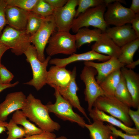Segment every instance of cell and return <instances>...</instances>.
Listing matches in <instances>:
<instances>
[{"instance_id":"1","label":"cell","mask_w":139,"mask_h":139,"mask_svg":"<svg viewBox=\"0 0 139 139\" xmlns=\"http://www.w3.org/2000/svg\"><path fill=\"white\" fill-rule=\"evenodd\" d=\"M21 110L27 118L44 131L53 132L61 128L59 124L50 117L46 105L32 94L27 97L25 105Z\"/></svg>"},{"instance_id":"2","label":"cell","mask_w":139,"mask_h":139,"mask_svg":"<svg viewBox=\"0 0 139 139\" xmlns=\"http://www.w3.org/2000/svg\"><path fill=\"white\" fill-rule=\"evenodd\" d=\"M24 54L26 57V60L31 65L33 74L32 79L24 84L33 86L36 90L39 91L46 84L47 67L51 57L48 56L43 62L40 61L38 58L35 47L31 44Z\"/></svg>"},{"instance_id":"3","label":"cell","mask_w":139,"mask_h":139,"mask_svg":"<svg viewBox=\"0 0 139 139\" xmlns=\"http://www.w3.org/2000/svg\"><path fill=\"white\" fill-rule=\"evenodd\" d=\"M93 107L109 114L127 126L131 127L133 125V122L128 114L130 108L114 96L105 95L100 96L94 102Z\"/></svg>"},{"instance_id":"4","label":"cell","mask_w":139,"mask_h":139,"mask_svg":"<svg viewBox=\"0 0 139 139\" xmlns=\"http://www.w3.org/2000/svg\"><path fill=\"white\" fill-rule=\"evenodd\" d=\"M106 6L104 3L89 8L80 14L74 20L71 28L72 31L76 33L81 28L91 26L105 32L108 26L105 21L104 16Z\"/></svg>"},{"instance_id":"5","label":"cell","mask_w":139,"mask_h":139,"mask_svg":"<svg viewBox=\"0 0 139 139\" xmlns=\"http://www.w3.org/2000/svg\"><path fill=\"white\" fill-rule=\"evenodd\" d=\"M46 52L51 57L58 54L71 55L77 50L75 35L70 32L57 31L51 36Z\"/></svg>"},{"instance_id":"6","label":"cell","mask_w":139,"mask_h":139,"mask_svg":"<svg viewBox=\"0 0 139 139\" xmlns=\"http://www.w3.org/2000/svg\"><path fill=\"white\" fill-rule=\"evenodd\" d=\"M30 35L25 30H18L8 25L2 32L0 42L11 49L17 56L21 55L31 45Z\"/></svg>"},{"instance_id":"7","label":"cell","mask_w":139,"mask_h":139,"mask_svg":"<svg viewBox=\"0 0 139 139\" xmlns=\"http://www.w3.org/2000/svg\"><path fill=\"white\" fill-rule=\"evenodd\" d=\"M54 89L55 102L46 105L49 112L53 113L63 120L75 123L82 128L85 127L86 123L83 118L74 112L72 105L61 96L56 89Z\"/></svg>"},{"instance_id":"8","label":"cell","mask_w":139,"mask_h":139,"mask_svg":"<svg viewBox=\"0 0 139 139\" xmlns=\"http://www.w3.org/2000/svg\"><path fill=\"white\" fill-rule=\"evenodd\" d=\"M56 28L54 18L52 15L44 18L37 31L30 36V40L35 47L38 57L41 62L45 60L44 51L51 35Z\"/></svg>"},{"instance_id":"9","label":"cell","mask_w":139,"mask_h":139,"mask_svg":"<svg viewBox=\"0 0 139 139\" xmlns=\"http://www.w3.org/2000/svg\"><path fill=\"white\" fill-rule=\"evenodd\" d=\"M121 3L126 4V2L124 0H116L107 5V9L104 16L105 21L108 26H117L130 23L136 16V14L129 8L123 6Z\"/></svg>"},{"instance_id":"10","label":"cell","mask_w":139,"mask_h":139,"mask_svg":"<svg viewBox=\"0 0 139 139\" xmlns=\"http://www.w3.org/2000/svg\"><path fill=\"white\" fill-rule=\"evenodd\" d=\"M97 74V72L95 68L84 66L80 75V79L85 84V100L88 103V110L89 112L92 109L93 105L97 99L105 95L95 78Z\"/></svg>"},{"instance_id":"11","label":"cell","mask_w":139,"mask_h":139,"mask_svg":"<svg viewBox=\"0 0 139 139\" xmlns=\"http://www.w3.org/2000/svg\"><path fill=\"white\" fill-rule=\"evenodd\" d=\"M78 0H68L63 7L54 9L52 15L57 31L70 32L75 18Z\"/></svg>"},{"instance_id":"12","label":"cell","mask_w":139,"mask_h":139,"mask_svg":"<svg viewBox=\"0 0 139 139\" xmlns=\"http://www.w3.org/2000/svg\"><path fill=\"white\" fill-rule=\"evenodd\" d=\"M76 68L74 67L72 71L71 80L68 84L64 87H58L56 89L60 94L73 107L77 109L84 116L89 122L91 123L90 120L87 116L84 109L81 106L77 92L79 88L76 82Z\"/></svg>"},{"instance_id":"13","label":"cell","mask_w":139,"mask_h":139,"mask_svg":"<svg viewBox=\"0 0 139 139\" xmlns=\"http://www.w3.org/2000/svg\"><path fill=\"white\" fill-rule=\"evenodd\" d=\"M26 98L21 91L7 94L4 100L0 103V120L6 121L11 113L22 109L25 105Z\"/></svg>"},{"instance_id":"14","label":"cell","mask_w":139,"mask_h":139,"mask_svg":"<svg viewBox=\"0 0 139 139\" xmlns=\"http://www.w3.org/2000/svg\"><path fill=\"white\" fill-rule=\"evenodd\" d=\"M110 58L109 56L98 53L91 50L80 54L74 53L66 58L51 59L49 63L50 64L60 67H64L68 64L74 62L92 61L95 60L105 62Z\"/></svg>"},{"instance_id":"15","label":"cell","mask_w":139,"mask_h":139,"mask_svg":"<svg viewBox=\"0 0 139 139\" xmlns=\"http://www.w3.org/2000/svg\"><path fill=\"white\" fill-rule=\"evenodd\" d=\"M105 32L120 47L138 38L131 25L129 24L108 27Z\"/></svg>"},{"instance_id":"16","label":"cell","mask_w":139,"mask_h":139,"mask_svg":"<svg viewBox=\"0 0 139 139\" xmlns=\"http://www.w3.org/2000/svg\"><path fill=\"white\" fill-rule=\"evenodd\" d=\"M85 66L95 68L97 72L96 80L99 84L108 76L114 71L124 67L125 65L120 63L118 59L111 57L108 60L101 63L92 61L84 62Z\"/></svg>"},{"instance_id":"17","label":"cell","mask_w":139,"mask_h":139,"mask_svg":"<svg viewBox=\"0 0 139 139\" xmlns=\"http://www.w3.org/2000/svg\"><path fill=\"white\" fill-rule=\"evenodd\" d=\"M72 71L65 67H61L56 65L51 67L48 71L46 83L55 89L66 86L70 82Z\"/></svg>"},{"instance_id":"18","label":"cell","mask_w":139,"mask_h":139,"mask_svg":"<svg viewBox=\"0 0 139 139\" xmlns=\"http://www.w3.org/2000/svg\"><path fill=\"white\" fill-rule=\"evenodd\" d=\"M29 12L18 7L7 5L5 11L7 24L18 30H25Z\"/></svg>"},{"instance_id":"19","label":"cell","mask_w":139,"mask_h":139,"mask_svg":"<svg viewBox=\"0 0 139 139\" xmlns=\"http://www.w3.org/2000/svg\"><path fill=\"white\" fill-rule=\"evenodd\" d=\"M91 50L100 54L118 59L121 54V48L109 36L103 32L100 38L91 46Z\"/></svg>"},{"instance_id":"20","label":"cell","mask_w":139,"mask_h":139,"mask_svg":"<svg viewBox=\"0 0 139 139\" xmlns=\"http://www.w3.org/2000/svg\"><path fill=\"white\" fill-rule=\"evenodd\" d=\"M127 88L132 97L134 108L139 107V75L124 67L121 69Z\"/></svg>"},{"instance_id":"21","label":"cell","mask_w":139,"mask_h":139,"mask_svg":"<svg viewBox=\"0 0 139 139\" xmlns=\"http://www.w3.org/2000/svg\"><path fill=\"white\" fill-rule=\"evenodd\" d=\"M89 115L93 120H97L103 122H107L113 126L120 128L125 133L131 135H139V131L134 128L126 126L117 118L108 115L104 112L94 107L89 112Z\"/></svg>"},{"instance_id":"22","label":"cell","mask_w":139,"mask_h":139,"mask_svg":"<svg viewBox=\"0 0 139 139\" xmlns=\"http://www.w3.org/2000/svg\"><path fill=\"white\" fill-rule=\"evenodd\" d=\"M103 33L101 30L96 28L90 29L87 27H83L79 29L75 34L77 49L85 44L97 41Z\"/></svg>"},{"instance_id":"23","label":"cell","mask_w":139,"mask_h":139,"mask_svg":"<svg viewBox=\"0 0 139 139\" xmlns=\"http://www.w3.org/2000/svg\"><path fill=\"white\" fill-rule=\"evenodd\" d=\"M85 127L89 130L91 139H108L111 134V131L107 125L101 121L94 120L92 123H86Z\"/></svg>"},{"instance_id":"24","label":"cell","mask_w":139,"mask_h":139,"mask_svg":"<svg viewBox=\"0 0 139 139\" xmlns=\"http://www.w3.org/2000/svg\"><path fill=\"white\" fill-rule=\"evenodd\" d=\"M120 69L117 70L110 74L99 84L105 95L114 96L115 90L121 78V73Z\"/></svg>"},{"instance_id":"25","label":"cell","mask_w":139,"mask_h":139,"mask_svg":"<svg viewBox=\"0 0 139 139\" xmlns=\"http://www.w3.org/2000/svg\"><path fill=\"white\" fill-rule=\"evenodd\" d=\"M27 118L22 110H18L13 114L12 119L17 125L20 124L23 126L25 132V137L43 132L44 131L30 122Z\"/></svg>"},{"instance_id":"26","label":"cell","mask_w":139,"mask_h":139,"mask_svg":"<svg viewBox=\"0 0 139 139\" xmlns=\"http://www.w3.org/2000/svg\"><path fill=\"white\" fill-rule=\"evenodd\" d=\"M139 47V38L121 47V54L118 58L119 61L125 65L133 61L134 54Z\"/></svg>"},{"instance_id":"27","label":"cell","mask_w":139,"mask_h":139,"mask_svg":"<svg viewBox=\"0 0 139 139\" xmlns=\"http://www.w3.org/2000/svg\"><path fill=\"white\" fill-rule=\"evenodd\" d=\"M114 96L129 107L134 108L132 97L127 88L124 78L122 74L120 82L115 90Z\"/></svg>"},{"instance_id":"28","label":"cell","mask_w":139,"mask_h":139,"mask_svg":"<svg viewBox=\"0 0 139 139\" xmlns=\"http://www.w3.org/2000/svg\"><path fill=\"white\" fill-rule=\"evenodd\" d=\"M44 18L29 12L25 29L26 33L30 36L34 34L39 29Z\"/></svg>"},{"instance_id":"29","label":"cell","mask_w":139,"mask_h":139,"mask_svg":"<svg viewBox=\"0 0 139 139\" xmlns=\"http://www.w3.org/2000/svg\"><path fill=\"white\" fill-rule=\"evenodd\" d=\"M6 128L8 136L5 139H19L26 136L23 127H19L12 119L7 123Z\"/></svg>"},{"instance_id":"30","label":"cell","mask_w":139,"mask_h":139,"mask_svg":"<svg viewBox=\"0 0 139 139\" xmlns=\"http://www.w3.org/2000/svg\"><path fill=\"white\" fill-rule=\"evenodd\" d=\"M54 9L45 0H38L31 12L45 18L52 15Z\"/></svg>"},{"instance_id":"31","label":"cell","mask_w":139,"mask_h":139,"mask_svg":"<svg viewBox=\"0 0 139 139\" xmlns=\"http://www.w3.org/2000/svg\"><path fill=\"white\" fill-rule=\"evenodd\" d=\"M104 3V0H78V7L76 10L75 18L89 8Z\"/></svg>"},{"instance_id":"32","label":"cell","mask_w":139,"mask_h":139,"mask_svg":"<svg viewBox=\"0 0 139 139\" xmlns=\"http://www.w3.org/2000/svg\"><path fill=\"white\" fill-rule=\"evenodd\" d=\"M7 5L15 6L31 12L38 0H5Z\"/></svg>"},{"instance_id":"33","label":"cell","mask_w":139,"mask_h":139,"mask_svg":"<svg viewBox=\"0 0 139 139\" xmlns=\"http://www.w3.org/2000/svg\"><path fill=\"white\" fill-rule=\"evenodd\" d=\"M14 77L13 74L3 65H0V82L4 84H11Z\"/></svg>"},{"instance_id":"34","label":"cell","mask_w":139,"mask_h":139,"mask_svg":"<svg viewBox=\"0 0 139 139\" xmlns=\"http://www.w3.org/2000/svg\"><path fill=\"white\" fill-rule=\"evenodd\" d=\"M107 125L111 131V134L116 137H120L123 139H139V135H131L124 133L118 130L114 126L109 124Z\"/></svg>"},{"instance_id":"35","label":"cell","mask_w":139,"mask_h":139,"mask_svg":"<svg viewBox=\"0 0 139 139\" xmlns=\"http://www.w3.org/2000/svg\"><path fill=\"white\" fill-rule=\"evenodd\" d=\"M7 5L5 0H0V36L4 28L7 24L5 14Z\"/></svg>"},{"instance_id":"36","label":"cell","mask_w":139,"mask_h":139,"mask_svg":"<svg viewBox=\"0 0 139 139\" xmlns=\"http://www.w3.org/2000/svg\"><path fill=\"white\" fill-rule=\"evenodd\" d=\"M56 137L53 132L44 131L42 133L25 137L19 139H53Z\"/></svg>"},{"instance_id":"37","label":"cell","mask_w":139,"mask_h":139,"mask_svg":"<svg viewBox=\"0 0 139 139\" xmlns=\"http://www.w3.org/2000/svg\"><path fill=\"white\" fill-rule=\"evenodd\" d=\"M128 114L134 124L135 128L139 131V107L136 111L133 110L130 108L129 110Z\"/></svg>"},{"instance_id":"38","label":"cell","mask_w":139,"mask_h":139,"mask_svg":"<svg viewBox=\"0 0 139 139\" xmlns=\"http://www.w3.org/2000/svg\"><path fill=\"white\" fill-rule=\"evenodd\" d=\"M54 9L61 7L67 2L68 0H45Z\"/></svg>"},{"instance_id":"39","label":"cell","mask_w":139,"mask_h":139,"mask_svg":"<svg viewBox=\"0 0 139 139\" xmlns=\"http://www.w3.org/2000/svg\"><path fill=\"white\" fill-rule=\"evenodd\" d=\"M130 23L137 37L139 38V13L136 14V16L132 20Z\"/></svg>"},{"instance_id":"40","label":"cell","mask_w":139,"mask_h":139,"mask_svg":"<svg viewBox=\"0 0 139 139\" xmlns=\"http://www.w3.org/2000/svg\"><path fill=\"white\" fill-rule=\"evenodd\" d=\"M129 8L134 13H139V0H132Z\"/></svg>"},{"instance_id":"41","label":"cell","mask_w":139,"mask_h":139,"mask_svg":"<svg viewBox=\"0 0 139 139\" xmlns=\"http://www.w3.org/2000/svg\"><path fill=\"white\" fill-rule=\"evenodd\" d=\"M19 83L18 81L14 83L9 84H4L0 82V93L4 90L8 88L14 87L17 85Z\"/></svg>"},{"instance_id":"42","label":"cell","mask_w":139,"mask_h":139,"mask_svg":"<svg viewBox=\"0 0 139 139\" xmlns=\"http://www.w3.org/2000/svg\"><path fill=\"white\" fill-rule=\"evenodd\" d=\"M10 49L3 44L0 42V65L1 63V59L2 56L4 53Z\"/></svg>"},{"instance_id":"43","label":"cell","mask_w":139,"mask_h":139,"mask_svg":"<svg viewBox=\"0 0 139 139\" xmlns=\"http://www.w3.org/2000/svg\"><path fill=\"white\" fill-rule=\"evenodd\" d=\"M139 64V59H138L135 61H133L130 64L126 65L127 68L132 70L135 68Z\"/></svg>"},{"instance_id":"44","label":"cell","mask_w":139,"mask_h":139,"mask_svg":"<svg viewBox=\"0 0 139 139\" xmlns=\"http://www.w3.org/2000/svg\"><path fill=\"white\" fill-rule=\"evenodd\" d=\"M8 123L0 120V134L6 131V126Z\"/></svg>"},{"instance_id":"45","label":"cell","mask_w":139,"mask_h":139,"mask_svg":"<svg viewBox=\"0 0 139 139\" xmlns=\"http://www.w3.org/2000/svg\"><path fill=\"white\" fill-rule=\"evenodd\" d=\"M53 139H67V138L65 136H62L56 138V137Z\"/></svg>"},{"instance_id":"46","label":"cell","mask_w":139,"mask_h":139,"mask_svg":"<svg viewBox=\"0 0 139 139\" xmlns=\"http://www.w3.org/2000/svg\"><path fill=\"white\" fill-rule=\"evenodd\" d=\"M115 136L111 134L109 136L108 139H117Z\"/></svg>"}]
</instances>
